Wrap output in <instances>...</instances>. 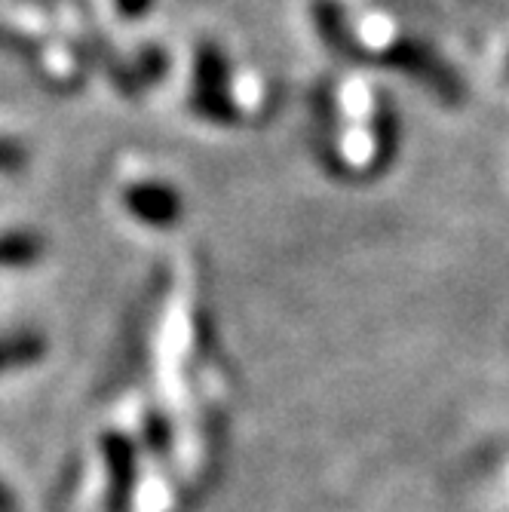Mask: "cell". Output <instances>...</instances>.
I'll list each match as a JSON object with an SVG mask.
<instances>
[{
    "mask_svg": "<svg viewBox=\"0 0 509 512\" xmlns=\"http://www.w3.org/2000/svg\"><path fill=\"white\" fill-rule=\"evenodd\" d=\"M0 512H19V500H16V494L7 488L4 479H0Z\"/></svg>",
    "mask_w": 509,
    "mask_h": 512,
    "instance_id": "9c48e42d",
    "label": "cell"
},
{
    "mask_svg": "<svg viewBox=\"0 0 509 512\" xmlns=\"http://www.w3.org/2000/svg\"><path fill=\"white\" fill-rule=\"evenodd\" d=\"M102 454L108 470V512H129L138 479L135 442L123 433H108L102 439Z\"/></svg>",
    "mask_w": 509,
    "mask_h": 512,
    "instance_id": "7a4b0ae2",
    "label": "cell"
},
{
    "mask_svg": "<svg viewBox=\"0 0 509 512\" xmlns=\"http://www.w3.org/2000/svg\"><path fill=\"white\" fill-rule=\"evenodd\" d=\"M40 249V240L34 234H22V230L0 237V267H28L37 261Z\"/></svg>",
    "mask_w": 509,
    "mask_h": 512,
    "instance_id": "8992f818",
    "label": "cell"
},
{
    "mask_svg": "<svg viewBox=\"0 0 509 512\" xmlns=\"http://www.w3.org/2000/svg\"><path fill=\"white\" fill-rule=\"evenodd\" d=\"M123 206L151 227H169L181 218V197L160 181H138L123 191Z\"/></svg>",
    "mask_w": 509,
    "mask_h": 512,
    "instance_id": "277c9868",
    "label": "cell"
},
{
    "mask_svg": "<svg viewBox=\"0 0 509 512\" xmlns=\"http://www.w3.org/2000/svg\"><path fill=\"white\" fill-rule=\"evenodd\" d=\"M43 353H46V344L34 332L4 338V341H0V375H4V371H13V368L34 365Z\"/></svg>",
    "mask_w": 509,
    "mask_h": 512,
    "instance_id": "5b68a950",
    "label": "cell"
},
{
    "mask_svg": "<svg viewBox=\"0 0 509 512\" xmlns=\"http://www.w3.org/2000/svg\"><path fill=\"white\" fill-rule=\"evenodd\" d=\"M145 439H148L151 451H157V454H163L172 445V424L166 421L160 411H151L145 417Z\"/></svg>",
    "mask_w": 509,
    "mask_h": 512,
    "instance_id": "52a82bcc",
    "label": "cell"
},
{
    "mask_svg": "<svg viewBox=\"0 0 509 512\" xmlns=\"http://www.w3.org/2000/svg\"><path fill=\"white\" fill-rule=\"evenodd\" d=\"M194 108L209 120H234V105L227 96V62L212 43L197 50L194 71Z\"/></svg>",
    "mask_w": 509,
    "mask_h": 512,
    "instance_id": "6da1fadb",
    "label": "cell"
},
{
    "mask_svg": "<svg viewBox=\"0 0 509 512\" xmlns=\"http://www.w3.org/2000/svg\"><path fill=\"white\" fill-rule=\"evenodd\" d=\"M28 154L22 145L10 142V138H0V172H19L25 166Z\"/></svg>",
    "mask_w": 509,
    "mask_h": 512,
    "instance_id": "ba28073f",
    "label": "cell"
},
{
    "mask_svg": "<svg viewBox=\"0 0 509 512\" xmlns=\"http://www.w3.org/2000/svg\"><path fill=\"white\" fill-rule=\"evenodd\" d=\"M117 7H120V13H126V16H142V13L151 7V0H117Z\"/></svg>",
    "mask_w": 509,
    "mask_h": 512,
    "instance_id": "30bf717a",
    "label": "cell"
},
{
    "mask_svg": "<svg viewBox=\"0 0 509 512\" xmlns=\"http://www.w3.org/2000/svg\"><path fill=\"white\" fill-rule=\"evenodd\" d=\"M387 62L396 65L399 71H408L411 77L424 80L430 89H436L439 96L448 99V102H457V99H460V92H464V86H460L457 74H454L445 62H439V59L427 50V46L414 43V40H405V43L393 46V53H390Z\"/></svg>",
    "mask_w": 509,
    "mask_h": 512,
    "instance_id": "3957f363",
    "label": "cell"
}]
</instances>
